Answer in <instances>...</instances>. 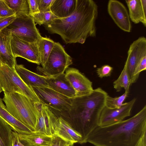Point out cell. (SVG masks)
<instances>
[{
	"instance_id": "1",
	"label": "cell",
	"mask_w": 146,
	"mask_h": 146,
	"mask_svg": "<svg viewBox=\"0 0 146 146\" xmlns=\"http://www.w3.org/2000/svg\"><path fill=\"white\" fill-rule=\"evenodd\" d=\"M98 6L92 0H76V9L69 17L56 18L43 25L48 33L59 35L66 44H83L89 37H96Z\"/></svg>"
},
{
	"instance_id": "2",
	"label": "cell",
	"mask_w": 146,
	"mask_h": 146,
	"mask_svg": "<svg viewBox=\"0 0 146 146\" xmlns=\"http://www.w3.org/2000/svg\"><path fill=\"white\" fill-rule=\"evenodd\" d=\"M146 133V105L127 119L105 126H98L86 143L95 146H136Z\"/></svg>"
},
{
	"instance_id": "3",
	"label": "cell",
	"mask_w": 146,
	"mask_h": 146,
	"mask_svg": "<svg viewBox=\"0 0 146 146\" xmlns=\"http://www.w3.org/2000/svg\"><path fill=\"white\" fill-rule=\"evenodd\" d=\"M108 95L101 88H98L88 95L73 99L68 121L81 135V144L86 143L88 136L98 126L100 114Z\"/></svg>"
},
{
	"instance_id": "4",
	"label": "cell",
	"mask_w": 146,
	"mask_h": 146,
	"mask_svg": "<svg viewBox=\"0 0 146 146\" xmlns=\"http://www.w3.org/2000/svg\"><path fill=\"white\" fill-rule=\"evenodd\" d=\"M2 100L8 111L19 121L33 131L36 123V111L35 102L19 93L4 92Z\"/></svg>"
},
{
	"instance_id": "5",
	"label": "cell",
	"mask_w": 146,
	"mask_h": 146,
	"mask_svg": "<svg viewBox=\"0 0 146 146\" xmlns=\"http://www.w3.org/2000/svg\"><path fill=\"white\" fill-rule=\"evenodd\" d=\"M0 84L4 92L17 93L34 102H40L33 88L27 85L16 72L15 68L0 63Z\"/></svg>"
},
{
	"instance_id": "6",
	"label": "cell",
	"mask_w": 146,
	"mask_h": 146,
	"mask_svg": "<svg viewBox=\"0 0 146 146\" xmlns=\"http://www.w3.org/2000/svg\"><path fill=\"white\" fill-rule=\"evenodd\" d=\"M73 63L71 57L59 42H55L47 61L42 67L38 66V71L42 76L56 77L64 73Z\"/></svg>"
},
{
	"instance_id": "7",
	"label": "cell",
	"mask_w": 146,
	"mask_h": 146,
	"mask_svg": "<svg viewBox=\"0 0 146 146\" xmlns=\"http://www.w3.org/2000/svg\"><path fill=\"white\" fill-rule=\"evenodd\" d=\"M1 31L7 35H13L30 43L36 42L42 36L36 28L33 17L29 14L16 17L13 22Z\"/></svg>"
},
{
	"instance_id": "8",
	"label": "cell",
	"mask_w": 146,
	"mask_h": 146,
	"mask_svg": "<svg viewBox=\"0 0 146 146\" xmlns=\"http://www.w3.org/2000/svg\"><path fill=\"white\" fill-rule=\"evenodd\" d=\"M40 102L62 113L68 115L72 109L73 99L47 88H32Z\"/></svg>"
},
{
	"instance_id": "9",
	"label": "cell",
	"mask_w": 146,
	"mask_h": 146,
	"mask_svg": "<svg viewBox=\"0 0 146 146\" xmlns=\"http://www.w3.org/2000/svg\"><path fill=\"white\" fill-rule=\"evenodd\" d=\"M36 111L35 132L49 136H54L58 121L57 117L48 107L41 102H35Z\"/></svg>"
},
{
	"instance_id": "10",
	"label": "cell",
	"mask_w": 146,
	"mask_h": 146,
	"mask_svg": "<svg viewBox=\"0 0 146 146\" xmlns=\"http://www.w3.org/2000/svg\"><path fill=\"white\" fill-rule=\"evenodd\" d=\"M146 56V38L141 36L130 45L124 66L129 76L131 86L135 83L134 73L143 58Z\"/></svg>"
},
{
	"instance_id": "11",
	"label": "cell",
	"mask_w": 146,
	"mask_h": 146,
	"mask_svg": "<svg viewBox=\"0 0 146 146\" xmlns=\"http://www.w3.org/2000/svg\"><path fill=\"white\" fill-rule=\"evenodd\" d=\"M136 100V98H134L129 102L124 103L118 108H110L105 106L100 114L98 126H105L114 124L130 116Z\"/></svg>"
},
{
	"instance_id": "12",
	"label": "cell",
	"mask_w": 146,
	"mask_h": 146,
	"mask_svg": "<svg viewBox=\"0 0 146 146\" xmlns=\"http://www.w3.org/2000/svg\"><path fill=\"white\" fill-rule=\"evenodd\" d=\"M11 44L15 58L20 57L29 62L39 65L40 62L37 42L30 43L11 35Z\"/></svg>"
},
{
	"instance_id": "13",
	"label": "cell",
	"mask_w": 146,
	"mask_h": 146,
	"mask_svg": "<svg viewBox=\"0 0 146 146\" xmlns=\"http://www.w3.org/2000/svg\"><path fill=\"white\" fill-rule=\"evenodd\" d=\"M65 74L74 91L75 99L88 95L93 91L92 82L77 69L68 68Z\"/></svg>"
},
{
	"instance_id": "14",
	"label": "cell",
	"mask_w": 146,
	"mask_h": 146,
	"mask_svg": "<svg viewBox=\"0 0 146 146\" xmlns=\"http://www.w3.org/2000/svg\"><path fill=\"white\" fill-rule=\"evenodd\" d=\"M107 9L109 14L119 28L126 32H131V25L129 14L122 3L116 0H110Z\"/></svg>"
},
{
	"instance_id": "15",
	"label": "cell",
	"mask_w": 146,
	"mask_h": 146,
	"mask_svg": "<svg viewBox=\"0 0 146 146\" xmlns=\"http://www.w3.org/2000/svg\"><path fill=\"white\" fill-rule=\"evenodd\" d=\"M54 136H58L73 145L78 143L81 144L82 136L62 116L58 117V121Z\"/></svg>"
},
{
	"instance_id": "16",
	"label": "cell",
	"mask_w": 146,
	"mask_h": 146,
	"mask_svg": "<svg viewBox=\"0 0 146 146\" xmlns=\"http://www.w3.org/2000/svg\"><path fill=\"white\" fill-rule=\"evenodd\" d=\"M45 79L49 88L68 98L75 99V92L66 79L65 73L56 77H45Z\"/></svg>"
},
{
	"instance_id": "17",
	"label": "cell",
	"mask_w": 146,
	"mask_h": 146,
	"mask_svg": "<svg viewBox=\"0 0 146 146\" xmlns=\"http://www.w3.org/2000/svg\"><path fill=\"white\" fill-rule=\"evenodd\" d=\"M15 68L21 79L29 86L48 88L45 76L29 70L22 64H17Z\"/></svg>"
},
{
	"instance_id": "18",
	"label": "cell",
	"mask_w": 146,
	"mask_h": 146,
	"mask_svg": "<svg viewBox=\"0 0 146 146\" xmlns=\"http://www.w3.org/2000/svg\"><path fill=\"white\" fill-rule=\"evenodd\" d=\"M130 19L135 24L141 23L146 27V0H126Z\"/></svg>"
},
{
	"instance_id": "19",
	"label": "cell",
	"mask_w": 146,
	"mask_h": 146,
	"mask_svg": "<svg viewBox=\"0 0 146 146\" xmlns=\"http://www.w3.org/2000/svg\"><path fill=\"white\" fill-rule=\"evenodd\" d=\"M11 39V35H7L0 31V63L14 68L17 64L12 51Z\"/></svg>"
},
{
	"instance_id": "20",
	"label": "cell",
	"mask_w": 146,
	"mask_h": 146,
	"mask_svg": "<svg viewBox=\"0 0 146 146\" xmlns=\"http://www.w3.org/2000/svg\"><path fill=\"white\" fill-rule=\"evenodd\" d=\"M20 142L24 146H50L53 136L33 131L28 134L18 133Z\"/></svg>"
},
{
	"instance_id": "21",
	"label": "cell",
	"mask_w": 146,
	"mask_h": 146,
	"mask_svg": "<svg viewBox=\"0 0 146 146\" xmlns=\"http://www.w3.org/2000/svg\"><path fill=\"white\" fill-rule=\"evenodd\" d=\"M76 0H53L51 6V11L57 18L69 17L75 9Z\"/></svg>"
},
{
	"instance_id": "22",
	"label": "cell",
	"mask_w": 146,
	"mask_h": 146,
	"mask_svg": "<svg viewBox=\"0 0 146 146\" xmlns=\"http://www.w3.org/2000/svg\"><path fill=\"white\" fill-rule=\"evenodd\" d=\"M0 117L10 126L12 130L18 134H28L34 131L17 120L9 113L1 98Z\"/></svg>"
},
{
	"instance_id": "23",
	"label": "cell",
	"mask_w": 146,
	"mask_h": 146,
	"mask_svg": "<svg viewBox=\"0 0 146 146\" xmlns=\"http://www.w3.org/2000/svg\"><path fill=\"white\" fill-rule=\"evenodd\" d=\"M55 42L50 38L42 36L36 42L42 67L46 62Z\"/></svg>"
},
{
	"instance_id": "24",
	"label": "cell",
	"mask_w": 146,
	"mask_h": 146,
	"mask_svg": "<svg viewBox=\"0 0 146 146\" xmlns=\"http://www.w3.org/2000/svg\"><path fill=\"white\" fill-rule=\"evenodd\" d=\"M13 132L10 126L0 117V146H12Z\"/></svg>"
},
{
	"instance_id": "25",
	"label": "cell",
	"mask_w": 146,
	"mask_h": 146,
	"mask_svg": "<svg viewBox=\"0 0 146 146\" xmlns=\"http://www.w3.org/2000/svg\"><path fill=\"white\" fill-rule=\"evenodd\" d=\"M5 2L15 12L16 16L29 14L28 0H4Z\"/></svg>"
},
{
	"instance_id": "26",
	"label": "cell",
	"mask_w": 146,
	"mask_h": 146,
	"mask_svg": "<svg viewBox=\"0 0 146 146\" xmlns=\"http://www.w3.org/2000/svg\"><path fill=\"white\" fill-rule=\"evenodd\" d=\"M130 86L129 78L124 66L119 76L113 82V88L117 92H120L123 88L125 92L129 93Z\"/></svg>"
},
{
	"instance_id": "27",
	"label": "cell",
	"mask_w": 146,
	"mask_h": 146,
	"mask_svg": "<svg viewBox=\"0 0 146 146\" xmlns=\"http://www.w3.org/2000/svg\"><path fill=\"white\" fill-rule=\"evenodd\" d=\"M128 94L125 92L121 96L114 98L108 95L106 99L105 106L111 109L120 108L123 104V102L127 97Z\"/></svg>"
},
{
	"instance_id": "28",
	"label": "cell",
	"mask_w": 146,
	"mask_h": 146,
	"mask_svg": "<svg viewBox=\"0 0 146 146\" xmlns=\"http://www.w3.org/2000/svg\"><path fill=\"white\" fill-rule=\"evenodd\" d=\"M33 18L36 25H41L46 24L57 18L51 11H49L40 12L35 14Z\"/></svg>"
},
{
	"instance_id": "29",
	"label": "cell",
	"mask_w": 146,
	"mask_h": 146,
	"mask_svg": "<svg viewBox=\"0 0 146 146\" xmlns=\"http://www.w3.org/2000/svg\"><path fill=\"white\" fill-rule=\"evenodd\" d=\"M15 15V12L9 7L4 0H0V17Z\"/></svg>"
},
{
	"instance_id": "30",
	"label": "cell",
	"mask_w": 146,
	"mask_h": 146,
	"mask_svg": "<svg viewBox=\"0 0 146 146\" xmlns=\"http://www.w3.org/2000/svg\"><path fill=\"white\" fill-rule=\"evenodd\" d=\"M113 68L109 65H104L98 68L96 70V73L98 77L102 78L104 77L111 76Z\"/></svg>"
},
{
	"instance_id": "31",
	"label": "cell",
	"mask_w": 146,
	"mask_h": 146,
	"mask_svg": "<svg viewBox=\"0 0 146 146\" xmlns=\"http://www.w3.org/2000/svg\"><path fill=\"white\" fill-rule=\"evenodd\" d=\"M16 17L15 15L12 16L0 17V31L10 25Z\"/></svg>"
},
{
	"instance_id": "32",
	"label": "cell",
	"mask_w": 146,
	"mask_h": 146,
	"mask_svg": "<svg viewBox=\"0 0 146 146\" xmlns=\"http://www.w3.org/2000/svg\"><path fill=\"white\" fill-rule=\"evenodd\" d=\"M29 15L33 17L34 15L40 12L38 9V0H28Z\"/></svg>"
},
{
	"instance_id": "33",
	"label": "cell",
	"mask_w": 146,
	"mask_h": 146,
	"mask_svg": "<svg viewBox=\"0 0 146 146\" xmlns=\"http://www.w3.org/2000/svg\"><path fill=\"white\" fill-rule=\"evenodd\" d=\"M53 0H38V9L40 12L51 11L50 7Z\"/></svg>"
},
{
	"instance_id": "34",
	"label": "cell",
	"mask_w": 146,
	"mask_h": 146,
	"mask_svg": "<svg viewBox=\"0 0 146 146\" xmlns=\"http://www.w3.org/2000/svg\"><path fill=\"white\" fill-rule=\"evenodd\" d=\"M73 145L60 137L54 136H53L52 144L50 146H72Z\"/></svg>"
},
{
	"instance_id": "35",
	"label": "cell",
	"mask_w": 146,
	"mask_h": 146,
	"mask_svg": "<svg viewBox=\"0 0 146 146\" xmlns=\"http://www.w3.org/2000/svg\"><path fill=\"white\" fill-rule=\"evenodd\" d=\"M136 146H146V133L142 137Z\"/></svg>"
},
{
	"instance_id": "36",
	"label": "cell",
	"mask_w": 146,
	"mask_h": 146,
	"mask_svg": "<svg viewBox=\"0 0 146 146\" xmlns=\"http://www.w3.org/2000/svg\"><path fill=\"white\" fill-rule=\"evenodd\" d=\"M3 91L2 90V89L1 87L0 84V93Z\"/></svg>"
},
{
	"instance_id": "37",
	"label": "cell",
	"mask_w": 146,
	"mask_h": 146,
	"mask_svg": "<svg viewBox=\"0 0 146 146\" xmlns=\"http://www.w3.org/2000/svg\"><path fill=\"white\" fill-rule=\"evenodd\" d=\"M20 146H22L21 144V143L20 142Z\"/></svg>"
},
{
	"instance_id": "38",
	"label": "cell",
	"mask_w": 146,
	"mask_h": 146,
	"mask_svg": "<svg viewBox=\"0 0 146 146\" xmlns=\"http://www.w3.org/2000/svg\"><path fill=\"white\" fill-rule=\"evenodd\" d=\"M21 145H22V146H23V145L22 144H21Z\"/></svg>"
}]
</instances>
